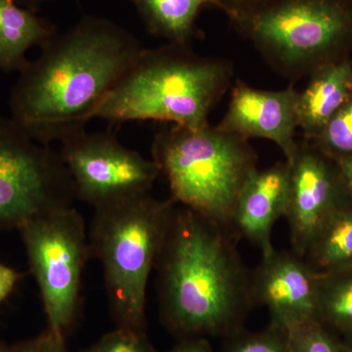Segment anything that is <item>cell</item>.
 Returning <instances> with one entry per match:
<instances>
[{
	"label": "cell",
	"instance_id": "30",
	"mask_svg": "<svg viewBox=\"0 0 352 352\" xmlns=\"http://www.w3.org/2000/svg\"><path fill=\"white\" fill-rule=\"evenodd\" d=\"M9 346L4 344L3 342H0V352H8Z\"/></svg>",
	"mask_w": 352,
	"mask_h": 352
},
{
	"label": "cell",
	"instance_id": "18",
	"mask_svg": "<svg viewBox=\"0 0 352 352\" xmlns=\"http://www.w3.org/2000/svg\"><path fill=\"white\" fill-rule=\"evenodd\" d=\"M317 317L324 325L352 337V268L318 276Z\"/></svg>",
	"mask_w": 352,
	"mask_h": 352
},
{
	"label": "cell",
	"instance_id": "26",
	"mask_svg": "<svg viewBox=\"0 0 352 352\" xmlns=\"http://www.w3.org/2000/svg\"><path fill=\"white\" fill-rule=\"evenodd\" d=\"M219 1L223 6V12L230 19L235 14L252 8L256 4L263 2V0H219Z\"/></svg>",
	"mask_w": 352,
	"mask_h": 352
},
{
	"label": "cell",
	"instance_id": "1",
	"mask_svg": "<svg viewBox=\"0 0 352 352\" xmlns=\"http://www.w3.org/2000/svg\"><path fill=\"white\" fill-rule=\"evenodd\" d=\"M144 50L113 21L85 16L21 69L9 97L10 117L43 144L87 131Z\"/></svg>",
	"mask_w": 352,
	"mask_h": 352
},
{
	"label": "cell",
	"instance_id": "25",
	"mask_svg": "<svg viewBox=\"0 0 352 352\" xmlns=\"http://www.w3.org/2000/svg\"><path fill=\"white\" fill-rule=\"evenodd\" d=\"M168 352H215L208 339L178 340V344Z\"/></svg>",
	"mask_w": 352,
	"mask_h": 352
},
{
	"label": "cell",
	"instance_id": "12",
	"mask_svg": "<svg viewBox=\"0 0 352 352\" xmlns=\"http://www.w3.org/2000/svg\"><path fill=\"white\" fill-rule=\"evenodd\" d=\"M298 97V92L293 85L270 91L256 89L238 80L232 89L228 110L217 126L247 140L268 139L281 149L287 163L291 164L298 147L295 141Z\"/></svg>",
	"mask_w": 352,
	"mask_h": 352
},
{
	"label": "cell",
	"instance_id": "20",
	"mask_svg": "<svg viewBox=\"0 0 352 352\" xmlns=\"http://www.w3.org/2000/svg\"><path fill=\"white\" fill-rule=\"evenodd\" d=\"M314 139L323 151L335 155L338 161L352 157V97Z\"/></svg>",
	"mask_w": 352,
	"mask_h": 352
},
{
	"label": "cell",
	"instance_id": "4",
	"mask_svg": "<svg viewBox=\"0 0 352 352\" xmlns=\"http://www.w3.org/2000/svg\"><path fill=\"white\" fill-rule=\"evenodd\" d=\"M176 204L148 193L95 208L90 254L102 264L116 327L146 330L148 280L166 240Z\"/></svg>",
	"mask_w": 352,
	"mask_h": 352
},
{
	"label": "cell",
	"instance_id": "21",
	"mask_svg": "<svg viewBox=\"0 0 352 352\" xmlns=\"http://www.w3.org/2000/svg\"><path fill=\"white\" fill-rule=\"evenodd\" d=\"M287 333L292 352H340V344L318 319Z\"/></svg>",
	"mask_w": 352,
	"mask_h": 352
},
{
	"label": "cell",
	"instance_id": "14",
	"mask_svg": "<svg viewBox=\"0 0 352 352\" xmlns=\"http://www.w3.org/2000/svg\"><path fill=\"white\" fill-rule=\"evenodd\" d=\"M352 97V66L333 62L311 75L296 104L298 127L307 138H315L331 118Z\"/></svg>",
	"mask_w": 352,
	"mask_h": 352
},
{
	"label": "cell",
	"instance_id": "13",
	"mask_svg": "<svg viewBox=\"0 0 352 352\" xmlns=\"http://www.w3.org/2000/svg\"><path fill=\"white\" fill-rule=\"evenodd\" d=\"M289 166L286 161L266 170H256L245 182L234 210L231 231L258 245L261 254L274 249L271 232L284 217L288 203Z\"/></svg>",
	"mask_w": 352,
	"mask_h": 352
},
{
	"label": "cell",
	"instance_id": "22",
	"mask_svg": "<svg viewBox=\"0 0 352 352\" xmlns=\"http://www.w3.org/2000/svg\"><path fill=\"white\" fill-rule=\"evenodd\" d=\"M82 352H157L146 330L116 327Z\"/></svg>",
	"mask_w": 352,
	"mask_h": 352
},
{
	"label": "cell",
	"instance_id": "24",
	"mask_svg": "<svg viewBox=\"0 0 352 352\" xmlns=\"http://www.w3.org/2000/svg\"><path fill=\"white\" fill-rule=\"evenodd\" d=\"M21 277L18 271L0 263V305L12 294Z\"/></svg>",
	"mask_w": 352,
	"mask_h": 352
},
{
	"label": "cell",
	"instance_id": "11",
	"mask_svg": "<svg viewBox=\"0 0 352 352\" xmlns=\"http://www.w3.org/2000/svg\"><path fill=\"white\" fill-rule=\"evenodd\" d=\"M252 280L254 305L268 310L271 325L289 333L318 319V276L292 250L263 254Z\"/></svg>",
	"mask_w": 352,
	"mask_h": 352
},
{
	"label": "cell",
	"instance_id": "10",
	"mask_svg": "<svg viewBox=\"0 0 352 352\" xmlns=\"http://www.w3.org/2000/svg\"><path fill=\"white\" fill-rule=\"evenodd\" d=\"M288 203L284 217L289 226L292 251L305 256L319 229L344 205L340 188L344 178L338 177L320 153L298 144L289 164Z\"/></svg>",
	"mask_w": 352,
	"mask_h": 352
},
{
	"label": "cell",
	"instance_id": "5",
	"mask_svg": "<svg viewBox=\"0 0 352 352\" xmlns=\"http://www.w3.org/2000/svg\"><path fill=\"white\" fill-rule=\"evenodd\" d=\"M152 155L168 180L171 200L231 231L241 192L258 170L247 139L210 124L171 126L157 134Z\"/></svg>",
	"mask_w": 352,
	"mask_h": 352
},
{
	"label": "cell",
	"instance_id": "8",
	"mask_svg": "<svg viewBox=\"0 0 352 352\" xmlns=\"http://www.w3.org/2000/svg\"><path fill=\"white\" fill-rule=\"evenodd\" d=\"M73 183L59 152L0 116V230L71 207Z\"/></svg>",
	"mask_w": 352,
	"mask_h": 352
},
{
	"label": "cell",
	"instance_id": "9",
	"mask_svg": "<svg viewBox=\"0 0 352 352\" xmlns=\"http://www.w3.org/2000/svg\"><path fill=\"white\" fill-rule=\"evenodd\" d=\"M61 144L76 198L94 210L150 193L161 175L154 160L124 147L109 132L83 131Z\"/></svg>",
	"mask_w": 352,
	"mask_h": 352
},
{
	"label": "cell",
	"instance_id": "23",
	"mask_svg": "<svg viewBox=\"0 0 352 352\" xmlns=\"http://www.w3.org/2000/svg\"><path fill=\"white\" fill-rule=\"evenodd\" d=\"M8 352H68L65 338L50 329L32 339L22 340L9 346Z\"/></svg>",
	"mask_w": 352,
	"mask_h": 352
},
{
	"label": "cell",
	"instance_id": "29",
	"mask_svg": "<svg viewBox=\"0 0 352 352\" xmlns=\"http://www.w3.org/2000/svg\"><path fill=\"white\" fill-rule=\"evenodd\" d=\"M340 352H352V337L344 344H340Z\"/></svg>",
	"mask_w": 352,
	"mask_h": 352
},
{
	"label": "cell",
	"instance_id": "2",
	"mask_svg": "<svg viewBox=\"0 0 352 352\" xmlns=\"http://www.w3.org/2000/svg\"><path fill=\"white\" fill-rule=\"evenodd\" d=\"M231 231L177 205L157 259L164 325L178 340L228 337L254 305L252 272Z\"/></svg>",
	"mask_w": 352,
	"mask_h": 352
},
{
	"label": "cell",
	"instance_id": "6",
	"mask_svg": "<svg viewBox=\"0 0 352 352\" xmlns=\"http://www.w3.org/2000/svg\"><path fill=\"white\" fill-rule=\"evenodd\" d=\"M266 62L296 82L329 65L352 38L346 0H263L230 18Z\"/></svg>",
	"mask_w": 352,
	"mask_h": 352
},
{
	"label": "cell",
	"instance_id": "28",
	"mask_svg": "<svg viewBox=\"0 0 352 352\" xmlns=\"http://www.w3.org/2000/svg\"><path fill=\"white\" fill-rule=\"evenodd\" d=\"M51 1V0H17L20 6L28 7V8L36 10V7L44 2Z\"/></svg>",
	"mask_w": 352,
	"mask_h": 352
},
{
	"label": "cell",
	"instance_id": "27",
	"mask_svg": "<svg viewBox=\"0 0 352 352\" xmlns=\"http://www.w3.org/2000/svg\"><path fill=\"white\" fill-rule=\"evenodd\" d=\"M338 164L352 201V157L340 160L338 161Z\"/></svg>",
	"mask_w": 352,
	"mask_h": 352
},
{
	"label": "cell",
	"instance_id": "16",
	"mask_svg": "<svg viewBox=\"0 0 352 352\" xmlns=\"http://www.w3.org/2000/svg\"><path fill=\"white\" fill-rule=\"evenodd\" d=\"M146 29L168 43L190 45L196 38V19L201 9L214 6L223 11L219 0H131Z\"/></svg>",
	"mask_w": 352,
	"mask_h": 352
},
{
	"label": "cell",
	"instance_id": "7",
	"mask_svg": "<svg viewBox=\"0 0 352 352\" xmlns=\"http://www.w3.org/2000/svg\"><path fill=\"white\" fill-rule=\"evenodd\" d=\"M18 232L38 286L47 328L65 338L78 316L83 270L91 258L85 220L71 206L29 220Z\"/></svg>",
	"mask_w": 352,
	"mask_h": 352
},
{
	"label": "cell",
	"instance_id": "17",
	"mask_svg": "<svg viewBox=\"0 0 352 352\" xmlns=\"http://www.w3.org/2000/svg\"><path fill=\"white\" fill-rule=\"evenodd\" d=\"M303 258L318 276L352 268V210L340 208L319 229Z\"/></svg>",
	"mask_w": 352,
	"mask_h": 352
},
{
	"label": "cell",
	"instance_id": "15",
	"mask_svg": "<svg viewBox=\"0 0 352 352\" xmlns=\"http://www.w3.org/2000/svg\"><path fill=\"white\" fill-rule=\"evenodd\" d=\"M56 34L55 25L34 9L17 0H0V69L20 72L29 62L28 51L43 47Z\"/></svg>",
	"mask_w": 352,
	"mask_h": 352
},
{
	"label": "cell",
	"instance_id": "3",
	"mask_svg": "<svg viewBox=\"0 0 352 352\" xmlns=\"http://www.w3.org/2000/svg\"><path fill=\"white\" fill-rule=\"evenodd\" d=\"M190 45L144 50L102 104L96 118L113 124L159 120L173 126H208L210 111L226 94L232 67L199 56Z\"/></svg>",
	"mask_w": 352,
	"mask_h": 352
},
{
	"label": "cell",
	"instance_id": "19",
	"mask_svg": "<svg viewBox=\"0 0 352 352\" xmlns=\"http://www.w3.org/2000/svg\"><path fill=\"white\" fill-rule=\"evenodd\" d=\"M222 352H292L288 333L270 325L259 332L245 328L224 338Z\"/></svg>",
	"mask_w": 352,
	"mask_h": 352
}]
</instances>
